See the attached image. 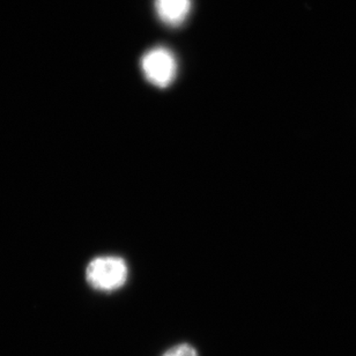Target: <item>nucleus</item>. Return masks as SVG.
<instances>
[{"label": "nucleus", "instance_id": "nucleus-2", "mask_svg": "<svg viewBox=\"0 0 356 356\" xmlns=\"http://www.w3.org/2000/svg\"><path fill=\"white\" fill-rule=\"evenodd\" d=\"M145 78L154 86L165 88L175 79L177 63L172 52L165 48H154L141 59Z\"/></svg>", "mask_w": 356, "mask_h": 356}, {"label": "nucleus", "instance_id": "nucleus-1", "mask_svg": "<svg viewBox=\"0 0 356 356\" xmlns=\"http://www.w3.org/2000/svg\"><path fill=\"white\" fill-rule=\"evenodd\" d=\"M127 263L120 257L103 256L92 259L87 266L86 279L94 289L113 291L123 287L127 280Z\"/></svg>", "mask_w": 356, "mask_h": 356}, {"label": "nucleus", "instance_id": "nucleus-3", "mask_svg": "<svg viewBox=\"0 0 356 356\" xmlns=\"http://www.w3.org/2000/svg\"><path fill=\"white\" fill-rule=\"evenodd\" d=\"M191 8V0H155V10L162 22L177 27L184 22Z\"/></svg>", "mask_w": 356, "mask_h": 356}, {"label": "nucleus", "instance_id": "nucleus-4", "mask_svg": "<svg viewBox=\"0 0 356 356\" xmlns=\"http://www.w3.org/2000/svg\"><path fill=\"white\" fill-rule=\"evenodd\" d=\"M162 356H198V353L191 345L181 343L172 347Z\"/></svg>", "mask_w": 356, "mask_h": 356}]
</instances>
